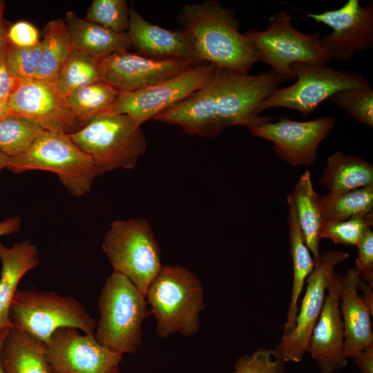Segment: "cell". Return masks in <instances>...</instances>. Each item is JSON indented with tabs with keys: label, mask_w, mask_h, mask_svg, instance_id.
Masks as SVG:
<instances>
[{
	"label": "cell",
	"mask_w": 373,
	"mask_h": 373,
	"mask_svg": "<svg viewBox=\"0 0 373 373\" xmlns=\"http://www.w3.org/2000/svg\"><path fill=\"white\" fill-rule=\"evenodd\" d=\"M280 83L272 70L250 75L218 68L200 88L153 119L214 139L232 126L249 128L272 120L260 116L258 107Z\"/></svg>",
	"instance_id": "cell-1"
},
{
	"label": "cell",
	"mask_w": 373,
	"mask_h": 373,
	"mask_svg": "<svg viewBox=\"0 0 373 373\" xmlns=\"http://www.w3.org/2000/svg\"><path fill=\"white\" fill-rule=\"evenodd\" d=\"M178 20L190 39L198 64L247 74L260 61L254 45L240 32L234 11L218 1L186 4Z\"/></svg>",
	"instance_id": "cell-2"
},
{
	"label": "cell",
	"mask_w": 373,
	"mask_h": 373,
	"mask_svg": "<svg viewBox=\"0 0 373 373\" xmlns=\"http://www.w3.org/2000/svg\"><path fill=\"white\" fill-rule=\"evenodd\" d=\"M145 297L160 337L175 333L190 336L198 331L200 312L204 308L203 288L187 268L163 265Z\"/></svg>",
	"instance_id": "cell-3"
},
{
	"label": "cell",
	"mask_w": 373,
	"mask_h": 373,
	"mask_svg": "<svg viewBox=\"0 0 373 373\" xmlns=\"http://www.w3.org/2000/svg\"><path fill=\"white\" fill-rule=\"evenodd\" d=\"M97 304V341L121 355L134 354L142 343V323L151 316L145 295L127 277L113 271Z\"/></svg>",
	"instance_id": "cell-4"
},
{
	"label": "cell",
	"mask_w": 373,
	"mask_h": 373,
	"mask_svg": "<svg viewBox=\"0 0 373 373\" xmlns=\"http://www.w3.org/2000/svg\"><path fill=\"white\" fill-rule=\"evenodd\" d=\"M68 135L92 158L97 175L133 169L147 148L141 126L124 114H99Z\"/></svg>",
	"instance_id": "cell-5"
},
{
	"label": "cell",
	"mask_w": 373,
	"mask_h": 373,
	"mask_svg": "<svg viewBox=\"0 0 373 373\" xmlns=\"http://www.w3.org/2000/svg\"><path fill=\"white\" fill-rule=\"evenodd\" d=\"M13 327L46 344L57 329L71 327L94 334L97 321L75 298L55 291L17 290L10 308Z\"/></svg>",
	"instance_id": "cell-6"
},
{
	"label": "cell",
	"mask_w": 373,
	"mask_h": 373,
	"mask_svg": "<svg viewBox=\"0 0 373 373\" xmlns=\"http://www.w3.org/2000/svg\"><path fill=\"white\" fill-rule=\"evenodd\" d=\"M15 173L40 170L55 173L73 195L90 191L98 176L92 158L68 134L44 130L23 154L10 157L7 168Z\"/></svg>",
	"instance_id": "cell-7"
},
{
	"label": "cell",
	"mask_w": 373,
	"mask_h": 373,
	"mask_svg": "<svg viewBox=\"0 0 373 373\" xmlns=\"http://www.w3.org/2000/svg\"><path fill=\"white\" fill-rule=\"evenodd\" d=\"M102 248L113 271L127 277L145 295L163 265L160 246L148 221L144 218L113 221Z\"/></svg>",
	"instance_id": "cell-8"
},
{
	"label": "cell",
	"mask_w": 373,
	"mask_h": 373,
	"mask_svg": "<svg viewBox=\"0 0 373 373\" xmlns=\"http://www.w3.org/2000/svg\"><path fill=\"white\" fill-rule=\"evenodd\" d=\"M245 35L256 49L260 61L269 65L281 82L296 79L294 63L327 64L331 59L321 46L320 32L305 34L292 25V17L280 11L269 18L266 29L249 30Z\"/></svg>",
	"instance_id": "cell-9"
},
{
	"label": "cell",
	"mask_w": 373,
	"mask_h": 373,
	"mask_svg": "<svg viewBox=\"0 0 373 373\" xmlns=\"http://www.w3.org/2000/svg\"><path fill=\"white\" fill-rule=\"evenodd\" d=\"M291 68L296 75L295 83L274 90L260 104V113L268 108L282 107L308 116L322 102L340 90L372 88L361 73L336 70L327 64L298 62L293 64Z\"/></svg>",
	"instance_id": "cell-10"
},
{
	"label": "cell",
	"mask_w": 373,
	"mask_h": 373,
	"mask_svg": "<svg viewBox=\"0 0 373 373\" xmlns=\"http://www.w3.org/2000/svg\"><path fill=\"white\" fill-rule=\"evenodd\" d=\"M218 69L208 63L195 64L151 86L119 94L106 112L126 115L142 126L198 90Z\"/></svg>",
	"instance_id": "cell-11"
},
{
	"label": "cell",
	"mask_w": 373,
	"mask_h": 373,
	"mask_svg": "<svg viewBox=\"0 0 373 373\" xmlns=\"http://www.w3.org/2000/svg\"><path fill=\"white\" fill-rule=\"evenodd\" d=\"M347 253L336 250L321 254L308 276L304 296L298 307L296 325L291 332L282 336L274 350L285 362H300L312 330L321 313L334 268L349 258Z\"/></svg>",
	"instance_id": "cell-12"
},
{
	"label": "cell",
	"mask_w": 373,
	"mask_h": 373,
	"mask_svg": "<svg viewBox=\"0 0 373 373\" xmlns=\"http://www.w3.org/2000/svg\"><path fill=\"white\" fill-rule=\"evenodd\" d=\"M45 353L53 373H112L122 358L97 342L94 334L71 327L56 330L45 344Z\"/></svg>",
	"instance_id": "cell-13"
},
{
	"label": "cell",
	"mask_w": 373,
	"mask_h": 373,
	"mask_svg": "<svg viewBox=\"0 0 373 373\" xmlns=\"http://www.w3.org/2000/svg\"><path fill=\"white\" fill-rule=\"evenodd\" d=\"M334 125V118L327 115L304 122L283 117L249 129L254 136L271 142L275 155L286 164L307 167L315 162L319 144Z\"/></svg>",
	"instance_id": "cell-14"
},
{
	"label": "cell",
	"mask_w": 373,
	"mask_h": 373,
	"mask_svg": "<svg viewBox=\"0 0 373 373\" xmlns=\"http://www.w3.org/2000/svg\"><path fill=\"white\" fill-rule=\"evenodd\" d=\"M306 15L332 29L320 39L330 59L347 61L373 46L372 1L361 6L358 0H348L337 10Z\"/></svg>",
	"instance_id": "cell-15"
},
{
	"label": "cell",
	"mask_w": 373,
	"mask_h": 373,
	"mask_svg": "<svg viewBox=\"0 0 373 373\" xmlns=\"http://www.w3.org/2000/svg\"><path fill=\"white\" fill-rule=\"evenodd\" d=\"M10 113L28 118L44 130L70 134L80 122L50 81L19 82L8 99Z\"/></svg>",
	"instance_id": "cell-16"
},
{
	"label": "cell",
	"mask_w": 373,
	"mask_h": 373,
	"mask_svg": "<svg viewBox=\"0 0 373 373\" xmlns=\"http://www.w3.org/2000/svg\"><path fill=\"white\" fill-rule=\"evenodd\" d=\"M99 63L102 80L119 94L151 86L197 64L189 60L150 58L128 50L112 54Z\"/></svg>",
	"instance_id": "cell-17"
},
{
	"label": "cell",
	"mask_w": 373,
	"mask_h": 373,
	"mask_svg": "<svg viewBox=\"0 0 373 373\" xmlns=\"http://www.w3.org/2000/svg\"><path fill=\"white\" fill-rule=\"evenodd\" d=\"M341 276L334 274L324 305L309 338L307 350L321 373H334L347 364L339 309Z\"/></svg>",
	"instance_id": "cell-18"
},
{
	"label": "cell",
	"mask_w": 373,
	"mask_h": 373,
	"mask_svg": "<svg viewBox=\"0 0 373 373\" xmlns=\"http://www.w3.org/2000/svg\"><path fill=\"white\" fill-rule=\"evenodd\" d=\"M127 33L131 47L140 55L157 59L189 60L198 64L190 39L183 29L171 30L151 23L133 6L129 8Z\"/></svg>",
	"instance_id": "cell-19"
},
{
	"label": "cell",
	"mask_w": 373,
	"mask_h": 373,
	"mask_svg": "<svg viewBox=\"0 0 373 373\" xmlns=\"http://www.w3.org/2000/svg\"><path fill=\"white\" fill-rule=\"evenodd\" d=\"M359 279L355 268L348 269L341 278L339 309L344 329V353L347 358L373 346V312L358 294Z\"/></svg>",
	"instance_id": "cell-20"
},
{
	"label": "cell",
	"mask_w": 373,
	"mask_h": 373,
	"mask_svg": "<svg viewBox=\"0 0 373 373\" xmlns=\"http://www.w3.org/2000/svg\"><path fill=\"white\" fill-rule=\"evenodd\" d=\"M39 260V252L30 240L10 247L0 241V331L13 327L10 308L18 285L27 273L37 267Z\"/></svg>",
	"instance_id": "cell-21"
},
{
	"label": "cell",
	"mask_w": 373,
	"mask_h": 373,
	"mask_svg": "<svg viewBox=\"0 0 373 373\" xmlns=\"http://www.w3.org/2000/svg\"><path fill=\"white\" fill-rule=\"evenodd\" d=\"M73 50L97 60L128 50L131 43L127 32H115L68 11L64 17Z\"/></svg>",
	"instance_id": "cell-22"
},
{
	"label": "cell",
	"mask_w": 373,
	"mask_h": 373,
	"mask_svg": "<svg viewBox=\"0 0 373 373\" xmlns=\"http://www.w3.org/2000/svg\"><path fill=\"white\" fill-rule=\"evenodd\" d=\"M287 201L289 244L293 264V283L287 320L282 336L289 334L296 325L299 307L298 300L303 291L306 280L314 267V259L305 243L295 206L290 195L287 196Z\"/></svg>",
	"instance_id": "cell-23"
},
{
	"label": "cell",
	"mask_w": 373,
	"mask_h": 373,
	"mask_svg": "<svg viewBox=\"0 0 373 373\" xmlns=\"http://www.w3.org/2000/svg\"><path fill=\"white\" fill-rule=\"evenodd\" d=\"M0 361L5 373H53L45 344L12 327L3 342Z\"/></svg>",
	"instance_id": "cell-24"
},
{
	"label": "cell",
	"mask_w": 373,
	"mask_h": 373,
	"mask_svg": "<svg viewBox=\"0 0 373 373\" xmlns=\"http://www.w3.org/2000/svg\"><path fill=\"white\" fill-rule=\"evenodd\" d=\"M319 183L331 193L373 186V166L361 157L336 151L327 157Z\"/></svg>",
	"instance_id": "cell-25"
},
{
	"label": "cell",
	"mask_w": 373,
	"mask_h": 373,
	"mask_svg": "<svg viewBox=\"0 0 373 373\" xmlns=\"http://www.w3.org/2000/svg\"><path fill=\"white\" fill-rule=\"evenodd\" d=\"M289 195L295 206L305 243L315 262L321 256L320 240L324 220L320 203L321 195L316 193L313 188L309 171L301 175Z\"/></svg>",
	"instance_id": "cell-26"
},
{
	"label": "cell",
	"mask_w": 373,
	"mask_h": 373,
	"mask_svg": "<svg viewBox=\"0 0 373 373\" xmlns=\"http://www.w3.org/2000/svg\"><path fill=\"white\" fill-rule=\"evenodd\" d=\"M41 55L37 79L52 82L73 50L64 20L48 22L41 33Z\"/></svg>",
	"instance_id": "cell-27"
},
{
	"label": "cell",
	"mask_w": 373,
	"mask_h": 373,
	"mask_svg": "<svg viewBox=\"0 0 373 373\" xmlns=\"http://www.w3.org/2000/svg\"><path fill=\"white\" fill-rule=\"evenodd\" d=\"M100 81L102 80L99 60L73 49L53 83L66 98L75 91Z\"/></svg>",
	"instance_id": "cell-28"
},
{
	"label": "cell",
	"mask_w": 373,
	"mask_h": 373,
	"mask_svg": "<svg viewBox=\"0 0 373 373\" xmlns=\"http://www.w3.org/2000/svg\"><path fill=\"white\" fill-rule=\"evenodd\" d=\"M320 203L324 224L365 214L372 211L373 186L340 193L321 195Z\"/></svg>",
	"instance_id": "cell-29"
},
{
	"label": "cell",
	"mask_w": 373,
	"mask_h": 373,
	"mask_svg": "<svg viewBox=\"0 0 373 373\" xmlns=\"http://www.w3.org/2000/svg\"><path fill=\"white\" fill-rule=\"evenodd\" d=\"M118 95L117 90L100 81L80 88L64 99L77 119L86 124L93 117L106 112Z\"/></svg>",
	"instance_id": "cell-30"
},
{
	"label": "cell",
	"mask_w": 373,
	"mask_h": 373,
	"mask_svg": "<svg viewBox=\"0 0 373 373\" xmlns=\"http://www.w3.org/2000/svg\"><path fill=\"white\" fill-rule=\"evenodd\" d=\"M44 129L35 122L8 113L0 119V151L9 157L25 153Z\"/></svg>",
	"instance_id": "cell-31"
},
{
	"label": "cell",
	"mask_w": 373,
	"mask_h": 373,
	"mask_svg": "<svg viewBox=\"0 0 373 373\" xmlns=\"http://www.w3.org/2000/svg\"><path fill=\"white\" fill-rule=\"evenodd\" d=\"M129 7L125 0H93L86 19L115 32H126L129 25Z\"/></svg>",
	"instance_id": "cell-32"
},
{
	"label": "cell",
	"mask_w": 373,
	"mask_h": 373,
	"mask_svg": "<svg viewBox=\"0 0 373 373\" xmlns=\"http://www.w3.org/2000/svg\"><path fill=\"white\" fill-rule=\"evenodd\" d=\"M328 100L343 108L354 120L373 127L372 88H351L338 91Z\"/></svg>",
	"instance_id": "cell-33"
},
{
	"label": "cell",
	"mask_w": 373,
	"mask_h": 373,
	"mask_svg": "<svg viewBox=\"0 0 373 373\" xmlns=\"http://www.w3.org/2000/svg\"><path fill=\"white\" fill-rule=\"evenodd\" d=\"M373 223L372 211L352 216L342 221L324 224L321 238H327L336 244L356 246L367 229Z\"/></svg>",
	"instance_id": "cell-34"
},
{
	"label": "cell",
	"mask_w": 373,
	"mask_h": 373,
	"mask_svg": "<svg viewBox=\"0 0 373 373\" xmlns=\"http://www.w3.org/2000/svg\"><path fill=\"white\" fill-rule=\"evenodd\" d=\"M40 55L41 43L28 48L8 44L6 59L9 72L18 82L35 79L39 66Z\"/></svg>",
	"instance_id": "cell-35"
},
{
	"label": "cell",
	"mask_w": 373,
	"mask_h": 373,
	"mask_svg": "<svg viewBox=\"0 0 373 373\" xmlns=\"http://www.w3.org/2000/svg\"><path fill=\"white\" fill-rule=\"evenodd\" d=\"M285 364L274 349L263 347L240 357L231 373H283Z\"/></svg>",
	"instance_id": "cell-36"
},
{
	"label": "cell",
	"mask_w": 373,
	"mask_h": 373,
	"mask_svg": "<svg viewBox=\"0 0 373 373\" xmlns=\"http://www.w3.org/2000/svg\"><path fill=\"white\" fill-rule=\"evenodd\" d=\"M358 256L354 267L360 277L373 285V233L366 229L358 244Z\"/></svg>",
	"instance_id": "cell-37"
},
{
	"label": "cell",
	"mask_w": 373,
	"mask_h": 373,
	"mask_svg": "<svg viewBox=\"0 0 373 373\" xmlns=\"http://www.w3.org/2000/svg\"><path fill=\"white\" fill-rule=\"evenodd\" d=\"M8 44L23 48L33 47L40 43L37 28L26 21H19L11 25L6 33Z\"/></svg>",
	"instance_id": "cell-38"
},
{
	"label": "cell",
	"mask_w": 373,
	"mask_h": 373,
	"mask_svg": "<svg viewBox=\"0 0 373 373\" xmlns=\"http://www.w3.org/2000/svg\"><path fill=\"white\" fill-rule=\"evenodd\" d=\"M8 44L0 48V99L3 100H8L19 82L10 74L7 66L6 55Z\"/></svg>",
	"instance_id": "cell-39"
},
{
	"label": "cell",
	"mask_w": 373,
	"mask_h": 373,
	"mask_svg": "<svg viewBox=\"0 0 373 373\" xmlns=\"http://www.w3.org/2000/svg\"><path fill=\"white\" fill-rule=\"evenodd\" d=\"M351 358L361 373H373V346L357 352Z\"/></svg>",
	"instance_id": "cell-40"
},
{
	"label": "cell",
	"mask_w": 373,
	"mask_h": 373,
	"mask_svg": "<svg viewBox=\"0 0 373 373\" xmlns=\"http://www.w3.org/2000/svg\"><path fill=\"white\" fill-rule=\"evenodd\" d=\"M21 225V219L19 216L8 218L0 222V236L10 235L18 231Z\"/></svg>",
	"instance_id": "cell-41"
},
{
	"label": "cell",
	"mask_w": 373,
	"mask_h": 373,
	"mask_svg": "<svg viewBox=\"0 0 373 373\" xmlns=\"http://www.w3.org/2000/svg\"><path fill=\"white\" fill-rule=\"evenodd\" d=\"M357 288L362 293L360 296L361 298L373 312V285H370L360 277Z\"/></svg>",
	"instance_id": "cell-42"
},
{
	"label": "cell",
	"mask_w": 373,
	"mask_h": 373,
	"mask_svg": "<svg viewBox=\"0 0 373 373\" xmlns=\"http://www.w3.org/2000/svg\"><path fill=\"white\" fill-rule=\"evenodd\" d=\"M4 8V2L0 1V48L8 43L6 37L7 30L3 21Z\"/></svg>",
	"instance_id": "cell-43"
},
{
	"label": "cell",
	"mask_w": 373,
	"mask_h": 373,
	"mask_svg": "<svg viewBox=\"0 0 373 373\" xmlns=\"http://www.w3.org/2000/svg\"><path fill=\"white\" fill-rule=\"evenodd\" d=\"M10 113L7 100L0 99V119Z\"/></svg>",
	"instance_id": "cell-44"
},
{
	"label": "cell",
	"mask_w": 373,
	"mask_h": 373,
	"mask_svg": "<svg viewBox=\"0 0 373 373\" xmlns=\"http://www.w3.org/2000/svg\"><path fill=\"white\" fill-rule=\"evenodd\" d=\"M10 157L0 151V170L7 168Z\"/></svg>",
	"instance_id": "cell-45"
},
{
	"label": "cell",
	"mask_w": 373,
	"mask_h": 373,
	"mask_svg": "<svg viewBox=\"0 0 373 373\" xmlns=\"http://www.w3.org/2000/svg\"><path fill=\"white\" fill-rule=\"evenodd\" d=\"M9 329H3L0 331V352H1V349L3 342ZM0 373H5L2 367L1 361H0Z\"/></svg>",
	"instance_id": "cell-46"
},
{
	"label": "cell",
	"mask_w": 373,
	"mask_h": 373,
	"mask_svg": "<svg viewBox=\"0 0 373 373\" xmlns=\"http://www.w3.org/2000/svg\"><path fill=\"white\" fill-rule=\"evenodd\" d=\"M112 373H120V372H119V369H118V370H115V371L113 372Z\"/></svg>",
	"instance_id": "cell-47"
}]
</instances>
